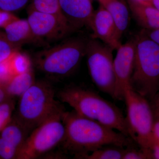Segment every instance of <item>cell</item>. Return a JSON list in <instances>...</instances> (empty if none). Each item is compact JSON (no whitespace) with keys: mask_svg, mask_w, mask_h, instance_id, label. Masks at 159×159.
<instances>
[{"mask_svg":"<svg viewBox=\"0 0 159 159\" xmlns=\"http://www.w3.org/2000/svg\"><path fill=\"white\" fill-rule=\"evenodd\" d=\"M61 119L65 128L63 147L77 158L106 145L133 147L134 141L129 137L74 111H65Z\"/></svg>","mask_w":159,"mask_h":159,"instance_id":"cell-1","label":"cell"},{"mask_svg":"<svg viewBox=\"0 0 159 159\" xmlns=\"http://www.w3.org/2000/svg\"><path fill=\"white\" fill-rule=\"evenodd\" d=\"M57 97L80 116L97 121L130 138L125 117L122 111L96 92L79 86L70 85L61 90Z\"/></svg>","mask_w":159,"mask_h":159,"instance_id":"cell-2","label":"cell"},{"mask_svg":"<svg viewBox=\"0 0 159 159\" xmlns=\"http://www.w3.org/2000/svg\"><path fill=\"white\" fill-rule=\"evenodd\" d=\"M87 42L80 38L66 40L36 52L31 60L32 63L49 77H68L77 70L85 56Z\"/></svg>","mask_w":159,"mask_h":159,"instance_id":"cell-3","label":"cell"},{"mask_svg":"<svg viewBox=\"0 0 159 159\" xmlns=\"http://www.w3.org/2000/svg\"><path fill=\"white\" fill-rule=\"evenodd\" d=\"M131 87L144 97H153L159 87V46L142 30L134 38Z\"/></svg>","mask_w":159,"mask_h":159,"instance_id":"cell-4","label":"cell"},{"mask_svg":"<svg viewBox=\"0 0 159 159\" xmlns=\"http://www.w3.org/2000/svg\"><path fill=\"white\" fill-rule=\"evenodd\" d=\"M65 110L55 99V91L47 81H36L20 97L17 120L32 131L54 114Z\"/></svg>","mask_w":159,"mask_h":159,"instance_id":"cell-5","label":"cell"},{"mask_svg":"<svg viewBox=\"0 0 159 159\" xmlns=\"http://www.w3.org/2000/svg\"><path fill=\"white\" fill-rule=\"evenodd\" d=\"M126 107L125 117L129 137L142 148H152L155 141L152 134L154 118L152 111L145 97L132 88L124 92Z\"/></svg>","mask_w":159,"mask_h":159,"instance_id":"cell-6","label":"cell"},{"mask_svg":"<svg viewBox=\"0 0 159 159\" xmlns=\"http://www.w3.org/2000/svg\"><path fill=\"white\" fill-rule=\"evenodd\" d=\"M65 111L52 115L32 130L19 150L16 159L39 158L61 143L65 134L61 119Z\"/></svg>","mask_w":159,"mask_h":159,"instance_id":"cell-7","label":"cell"},{"mask_svg":"<svg viewBox=\"0 0 159 159\" xmlns=\"http://www.w3.org/2000/svg\"><path fill=\"white\" fill-rule=\"evenodd\" d=\"M113 51L98 40L91 38L87 42L85 56L91 79L99 91L113 99L116 89Z\"/></svg>","mask_w":159,"mask_h":159,"instance_id":"cell-8","label":"cell"},{"mask_svg":"<svg viewBox=\"0 0 159 159\" xmlns=\"http://www.w3.org/2000/svg\"><path fill=\"white\" fill-rule=\"evenodd\" d=\"M28 20L33 34L44 45L63 39L74 29L64 17L28 7Z\"/></svg>","mask_w":159,"mask_h":159,"instance_id":"cell-9","label":"cell"},{"mask_svg":"<svg viewBox=\"0 0 159 159\" xmlns=\"http://www.w3.org/2000/svg\"><path fill=\"white\" fill-rule=\"evenodd\" d=\"M117 51L116 55L114 59L116 78V89L114 99L123 100L125 90L131 88V79L134 61V39L130 40L122 44Z\"/></svg>","mask_w":159,"mask_h":159,"instance_id":"cell-10","label":"cell"},{"mask_svg":"<svg viewBox=\"0 0 159 159\" xmlns=\"http://www.w3.org/2000/svg\"><path fill=\"white\" fill-rule=\"evenodd\" d=\"M89 28L93 31L91 38L99 40L117 50L122 44L118 38L116 27L111 16L101 5L94 11Z\"/></svg>","mask_w":159,"mask_h":159,"instance_id":"cell-11","label":"cell"},{"mask_svg":"<svg viewBox=\"0 0 159 159\" xmlns=\"http://www.w3.org/2000/svg\"><path fill=\"white\" fill-rule=\"evenodd\" d=\"M61 14L74 31L84 26L89 28L94 13L91 0H59Z\"/></svg>","mask_w":159,"mask_h":159,"instance_id":"cell-12","label":"cell"},{"mask_svg":"<svg viewBox=\"0 0 159 159\" xmlns=\"http://www.w3.org/2000/svg\"><path fill=\"white\" fill-rule=\"evenodd\" d=\"M3 29L8 40L19 48L29 44L43 45L33 34L27 19L18 18Z\"/></svg>","mask_w":159,"mask_h":159,"instance_id":"cell-13","label":"cell"},{"mask_svg":"<svg viewBox=\"0 0 159 159\" xmlns=\"http://www.w3.org/2000/svg\"><path fill=\"white\" fill-rule=\"evenodd\" d=\"M98 1L113 19L116 27L117 37L120 40L129 24V9L127 3L125 0Z\"/></svg>","mask_w":159,"mask_h":159,"instance_id":"cell-14","label":"cell"},{"mask_svg":"<svg viewBox=\"0 0 159 159\" xmlns=\"http://www.w3.org/2000/svg\"><path fill=\"white\" fill-rule=\"evenodd\" d=\"M129 7L138 24L144 29H159V11L150 4L128 1Z\"/></svg>","mask_w":159,"mask_h":159,"instance_id":"cell-15","label":"cell"},{"mask_svg":"<svg viewBox=\"0 0 159 159\" xmlns=\"http://www.w3.org/2000/svg\"><path fill=\"white\" fill-rule=\"evenodd\" d=\"M35 82L32 67L13 76L5 86L9 97H21Z\"/></svg>","mask_w":159,"mask_h":159,"instance_id":"cell-16","label":"cell"},{"mask_svg":"<svg viewBox=\"0 0 159 159\" xmlns=\"http://www.w3.org/2000/svg\"><path fill=\"white\" fill-rule=\"evenodd\" d=\"M29 131L16 119L1 131V138L17 148L19 150L29 134Z\"/></svg>","mask_w":159,"mask_h":159,"instance_id":"cell-17","label":"cell"},{"mask_svg":"<svg viewBox=\"0 0 159 159\" xmlns=\"http://www.w3.org/2000/svg\"><path fill=\"white\" fill-rule=\"evenodd\" d=\"M126 149L117 145H106L84 155L80 159H122Z\"/></svg>","mask_w":159,"mask_h":159,"instance_id":"cell-18","label":"cell"},{"mask_svg":"<svg viewBox=\"0 0 159 159\" xmlns=\"http://www.w3.org/2000/svg\"><path fill=\"white\" fill-rule=\"evenodd\" d=\"M9 65L14 76L32 67V61L27 54L16 51L9 57Z\"/></svg>","mask_w":159,"mask_h":159,"instance_id":"cell-19","label":"cell"},{"mask_svg":"<svg viewBox=\"0 0 159 159\" xmlns=\"http://www.w3.org/2000/svg\"><path fill=\"white\" fill-rule=\"evenodd\" d=\"M31 4H30L29 7L31 9L41 11V12L57 15L64 17L60 9L59 0H31Z\"/></svg>","mask_w":159,"mask_h":159,"instance_id":"cell-20","label":"cell"},{"mask_svg":"<svg viewBox=\"0 0 159 159\" xmlns=\"http://www.w3.org/2000/svg\"><path fill=\"white\" fill-rule=\"evenodd\" d=\"M20 49L8 40L4 31H0V62L9 58Z\"/></svg>","mask_w":159,"mask_h":159,"instance_id":"cell-21","label":"cell"},{"mask_svg":"<svg viewBox=\"0 0 159 159\" xmlns=\"http://www.w3.org/2000/svg\"><path fill=\"white\" fill-rule=\"evenodd\" d=\"M13 103L7 99L0 104V133L11 122Z\"/></svg>","mask_w":159,"mask_h":159,"instance_id":"cell-22","label":"cell"},{"mask_svg":"<svg viewBox=\"0 0 159 159\" xmlns=\"http://www.w3.org/2000/svg\"><path fill=\"white\" fill-rule=\"evenodd\" d=\"M30 0H0V9L14 13L27 6Z\"/></svg>","mask_w":159,"mask_h":159,"instance_id":"cell-23","label":"cell"},{"mask_svg":"<svg viewBox=\"0 0 159 159\" xmlns=\"http://www.w3.org/2000/svg\"><path fill=\"white\" fill-rule=\"evenodd\" d=\"M18 152L17 148L0 137V158L16 159Z\"/></svg>","mask_w":159,"mask_h":159,"instance_id":"cell-24","label":"cell"},{"mask_svg":"<svg viewBox=\"0 0 159 159\" xmlns=\"http://www.w3.org/2000/svg\"><path fill=\"white\" fill-rule=\"evenodd\" d=\"M149 153L147 149L142 148V150H137L133 147L126 148L122 159H141L149 157Z\"/></svg>","mask_w":159,"mask_h":159,"instance_id":"cell-25","label":"cell"},{"mask_svg":"<svg viewBox=\"0 0 159 159\" xmlns=\"http://www.w3.org/2000/svg\"><path fill=\"white\" fill-rule=\"evenodd\" d=\"M9 58L0 62V84L1 85H6L13 76L9 65Z\"/></svg>","mask_w":159,"mask_h":159,"instance_id":"cell-26","label":"cell"},{"mask_svg":"<svg viewBox=\"0 0 159 159\" xmlns=\"http://www.w3.org/2000/svg\"><path fill=\"white\" fill-rule=\"evenodd\" d=\"M18 18H19L12 12L0 9V29H4L9 24Z\"/></svg>","mask_w":159,"mask_h":159,"instance_id":"cell-27","label":"cell"},{"mask_svg":"<svg viewBox=\"0 0 159 159\" xmlns=\"http://www.w3.org/2000/svg\"><path fill=\"white\" fill-rule=\"evenodd\" d=\"M142 30L146 36H148L159 46V29L152 30L143 29Z\"/></svg>","mask_w":159,"mask_h":159,"instance_id":"cell-28","label":"cell"},{"mask_svg":"<svg viewBox=\"0 0 159 159\" xmlns=\"http://www.w3.org/2000/svg\"><path fill=\"white\" fill-rule=\"evenodd\" d=\"M152 134L155 142H159V115L158 119L156 121L154 120Z\"/></svg>","mask_w":159,"mask_h":159,"instance_id":"cell-29","label":"cell"},{"mask_svg":"<svg viewBox=\"0 0 159 159\" xmlns=\"http://www.w3.org/2000/svg\"><path fill=\"white\" fill-rule=\"evenodd\" d=\"M9 97L6 92L5 86L0 84V104Z\"/></svg>","mask_w":159,"mask_h":159,"instance_id":"cell-30","label":"cell"},{"mask_svg":"<svg viewBox=\"0 0 159 159\" xmlns=\"http://www.w3.org/2000/svg\"><path fill=\"white\" fill-rule=\"evenodd\" d=\"M151 149L152 150V157L154 158L159 159V142H156Z\"/></svg>","mask_w":159,"mask_h":159,"instance_id":"cell-31","label":"cell"},{"mask_svg":"<svg viewBox=\"0 0 159 159\" xmlns=\"http://www.w3.org/2000/svg\"><path fill=\"white\" fill-rule=\"evenodd\" d=\"M127 1L141 3V4H150V5H151V0H127Z\"/></svg>","mask_w":159,"mask_h":159,"instance_id":"cell-32","label":"cell"},{"mask_svg":"<svg viewBox=\"0 0 159 159\" xmlns=\"http://www.w3.org/2000/svg\"><path fill=\"white\" fill-rule=\"evenodd\" d=\"M152 6L159 11V0H151Z\"/></svg>","mask_w":159,"mask_h":159,"instance_id":"cell-33","label":"cell"},{"mask_svg":"<svg viewBox=\"0 0 159 159\" xmlns=\"http://www.w3.org/2000/svg\"><path fill=\"white\" fill-rule=\"evenodd\" d=\"M158 99L157 100L156 107L157 108V115H159V97Z\"/></svg>","mask_w":159,"mask_h":159,"instance_id":"cell-34","label":"cell"}]
</instances>
